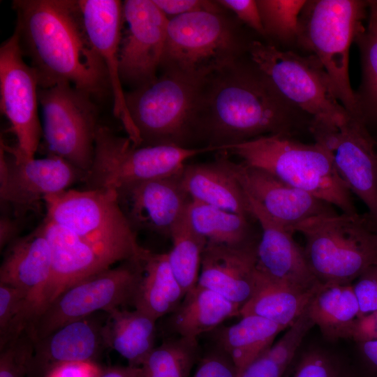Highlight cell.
<instances>
[{
    "mask_svg": "<svg viewBox=\"0 0 377 377\" xmlns=\"http://www.w3.org/2000/svg\"><path fill=\"white\" fill-rule=\"evenodd\" d=\"M12 6L17 15L15 31L39 88L69 84L91 97L110 91L78 0H14Z\"/></svg>",
    "mask_w": 377,
    "mask_h": 377,
    "instance_id": "6da1fadb",
    "label": "cell"
},
{
    "mask_svg": "<svg viewBox=\"0 0 377 377\" xmlns=\"http://www.w3.org/2000/svg\"><path fill=\"white\" fill-rule=\"evenodd\" d=\"M311 118L288 104L249 59L203 82L200 142L220 148L265 135L294 136Z\"/></svg>",
    "mask_w": 377,
    "mask_h": 377,
    "instance_id": "7a4b0ae2",
    "label": "cell"
},
{
    "mask_svg": "<svg viewBox=\"0 0 377 377\" xmlns=\"http://www.w3.org/2000/svg\"><path fill=\"white\" fill-rule=\"evenodd\" d=\"M220 151L310 193L343 214H358L353 194L337 173L327 151L318 142L307 144L292 135L277 134L223 146Z\"/></svg>",
    "mask_w": 377,
    "mask_h": 377,
    "instance_id": "3957f363",
    "label": "cell"
},
{
    "mask_svg": "<svg viewBox=\"0 0 377 377\" xmlns=\"http://www.w3.org/2000/svg\"><path fill=\"white\" fill-rule=\"evenodd\" d=\"M43 201L45 219L76 235L111 265L142 260L149 251L139 244L114 188L68 189Z\"/></svg>",
    "mask_w": 377,
    "mask_h": 377,
    "instance_id": "277c9868",
    "label": "cell"
},
{
    "mask_svg": "<svg viewBox=\"0 0 377 377\" xmlns=\"http://www.w3.org/2000/svg\"><path fill=\"white\" fill-rule=\"evenodd\" d=\"M292 231L304 236L307 263L323 284H351L377 264V228L369 214L319 215Z\"/></svg>",
    "mask_w": 377,
    "mask_h": 377,
    "instance_id": "5b68a950",
    "label": "cell"
},
{
    "mask_svg": "<svg viewBox=\"0 0 377 377\" xmlns=\"http://www.w3.org/2000/svg\"><path fill=\"white\" fill-rule=\"evenodd\" d=\"M251 40L226 12L200 11L168 18L160 68L204 82L242 59Z\"/></svg>",
    "mask_w": 377,
    "mask_h": 377,
    "instance_id": "8992f818",
    "label": "cell"
},
{
    "mask_svg": "<svg viewBox=\"0 0 377 377\" xmlns=\"http://www.w3.org/2000/svg\"><path fill=\"white\" fill-rule=\"evenodd\" d=\"M178 74L163 72L153 81L125 93L140 145L200 147L202 85Z\"/></svg>",
    "mask_w": 377,
    "mask_h": 377,
    "instance_id": "52a82bcc",
    "label": "cell"
},
{
    "mask_svg": "<svg viewBox=\"0 0 377 377\" xmlns=\"http://www.w3.org/2000/svg\"><path fill=\"white\" fill-rule=\"evenodd\" d=\"M369 1L306 0L299 17L296 46L314 55L330 79L334 94L352 116L358 117L349 79L350 45L364 26Z\"/></svg>",
    "mask_w": 377,
    "mask_h": 377,
    "instance_id": "ba28073f",
    "label": "cell"
},
{
    "mask_svg": "<svg viewBox=\"0 0 377 377\" xmlns=\"http://www.w3.org/2000/svg\"><path fill=\"white\" fill-rule=\"evenodd\" d=\"M217 147L186 148L173 145H135L128 137L98 125L92 165L83 182L86 188H112L133 182L165 178L179 173L188 158Z\"/></svg>",
    "mask_w": 377,
    "mask_h": 377,
    "instance_id": "9c48e42d",
    "label": "cell"
},
{
    "mask_svg": "<svg viewBox=\"0 0 377 377\" xmlns=\"http://www.w3.org/2000/svg\"><path fill=\"white\" fill-rule=\"evenodd\" d=\"M248 56L276 92L291 106L312 118L341 121L350 115L337 98L327 73L313 54L252 40Z\"/></svg>",
    "mask_w": 377,
    "mask_h": 377,
    "instance_id": "30bf717a",
    "label": "cell"
},
{
    "mask_svg": "<svg viewBox=\"0 0 377 377\" xmlns=\"http://www.w3.org/2000/svg\"><path fill=\"white\" fill-rule=\"evenodd\" d=\"M143 272V259L126 260L73 283L40 311L29 332L36 341L93 313L133 306Z\"/></svg>",
    "mask_w": 377,
    "mask_h": 377,
    "instance_id": "8fae6325",
    "label": "cell"
},
{
    "mask_svg": "<svg viewBox=\"0 0 377 377\" xmlns=\"http://www.w3.org/2000/svg\"><path fill=\"white\" fill-rule=\"evenodd\" d=\"M43 137L48 155L87 174L93 163L97 110L92 97L69 84L38 89Z\"/></svg>",
    "mask_w": 377,
    "mask_h": 377,
    "instance_id": "7c38bea8",
    "label": "cell"
},
{
    "mask_svg": "<svg viewBox=\"0 0 377 377\" xmlns=\"http://www.w3.org/2000/svg\"><path fill=\"white\" fill-rule=\"evenodd\" d=\"M309 132L323 146L349 191L364 202L377 228V141L359 117L312 118Z\"/></svg>",
    "mask_w": 377,
    "mask_h": 377,
    "instance_id": "4fadbf2b",
    "label": "cell"
},
{
    "mask_svg": "<svg viewBox=\"0 0 377 377\" xmlns=\"http://www.w3.org/2000/svg\"><path fill=\"white\" fill-rule=\"evenodd\" d=\"M17 34L0 47V108L9 121L17 145L5 149L22 158H33L43 136L38 117V82L33 68L24 61Z\"/></svg>",
    "mask_w": 377,
    "mask_h": 377,
    "instance_id": "5bb4252c",
    "label": "cell"
},
{
    "mask_svg": "<svg viewBox=\"0 0 377 377\" xmlns=\"http://www.w3.org/2000/svg\"><path fill=\"white\" fill-rule=\"evenodd\" d=\"M123 22L127 28L119 47L120 77L134 89L157 77L168 18L153 0H126Z\"/></svg>",
    "mask_w": 377,
    "mask_h": 377,
    "instance_id": "9a60e30c",
    "label": "cell"
},
{
    "mask_svg": "<svg viewBox=\"0 0 377 377\" xmlns=\"http://www.w3.org/2000/svg\"><path fill=\"white\" fill-rule=\"evenodd\" d=\"M86 174L56 156L22 158L0 149V198L18 214L32 207L44 197L69 189L83 182Z\"/></svg>",
    "mask_w": 377,
    "mask_h": 377,
    "instance_id": "2e32d148",
    "label": "cell"
},
{
    "mask_svg": "<svg viewBox=\"0 0 377 377\" xmlns=\"http://www.w3.org/2000/svg\"><path fill=\"white\" fill-rule=\"evenodd\" d=\"M181 172L116 188L119 207L137 232L145 230L170 237L191 200L182 184Z\"/></svg>",
    "mask_w": 377,
    "mask_h": 377,
    "instance_id": "e0dca14e",
    "label": "cell"
},
{
    "mask_svg": "<svg viewBox=\"0 0 377 377\" xmlns=\"http://www.w3.org/2000/svg\"><path fill=\"white\" fill-rule=\"evenodd\" d=\"M88 37L107 71L113 99L114 116L127 137L140 145L138 131L127 108L120 77L119 47L122 34L123 2L118 0H78Z\"/></svg>",
    "mask_w": 377,
    "mask_h": 377,
    "instance_id": "ac0fdd59",
    "label": "cell"
},
{
    "mask_svg": "<svg viewBox=\"0 0 377 377\" xmlns=\"http://www.w3.org/2000/svg\"><path fill=\"white\" fill-rule=\"evenodd\" d=\"M108 313L99 311L68 323L34 341L27 377H47L57 367L97 360L108 348L103 327Z\"/></svg>",
    "mask_w": 377,
    "mask_h": 377,
    "instance_id": "d6986e66",
    "label": "cell"
},
{
    "mask_svg": "<svg viewBox=\"0 0 377 377\" xmlns=\"http://www.w3.org/2000/svg\"><path fill=\"white\" fill-rule=\"evenodd\" d=\"M230 165L245 192L292 232L295 226L306 219L337 213L334 206L267 172L230 159Z\"/></svg>",
    "mask_w": 377,
    "mask_h": 377,
    "instance_id": "ffe728a7",
    "label": "cell"
},
{
    "mask_svg": "<svg viewBox=\"0 0 377 377\" xmlns=\"http://www.w3.org/2000/svg\"><path fill=\"white\" fill-rule=\"evenodd\" d=\"M247 195L253 216L260 228L257 245V269L268 276L303 290L318 288L304 249L293 237V232L271 217L262 206Z\"/></svg>",
    "mask_w": 377,
    "mask_h": 377,
    "instance_id": "44dd1931",
    "label": "cell"
},
{
    "mask_svg": "<svg viewBox=\"0 0 377 377\" xmlns=\"http://www.w3.org/2000/svg\"><path fill=\"white\" fill-rule=\"evenodd\" d=\"M258 243L232 246L207 242L198 284L242 307L253 291Z\"/></svg>",
    "mask_w": 377,
    "mask_h": 377,
    "instance_id": "7402d4cb",
    "label": "cell"
},
{
    "mask_svg": "<svg viewBox=\"0 0 377 377\" xmlns=\"http://www.w3.org/2000/svg\"><path fill=\"white\" fill-rule=\"evenodd\" d=\"M52 269V253L43 224L10 243L0 267V283L24 292L40 311Z\"/></svg>",
    "mask_w": 377,
    "mask_h": 377,
    "instance_id": "603a6c76",
    "label": "cell"
},
{
    "mask_svg": "<svg viewBox=\"0 0 377 377\" xmlns=\"http://www.w3.org/2000/svg\"><path fill=\"white\" fill-rule=\"evenodd\" d=\"M42 224L51 249L52 269L41 310L73 283L112 267L68 229L45 219Z\"/></svg>",
    "mask_w": 377,
    "mask_h": 377,
    "instance_id": "cb8c5ba5",
    "label": "cell"
},
{
    "mask_svg": "<svg viewBox=\"0 0 377 377\" xmlns=\"http://www.w3.org/2000/svg\"><path fill=\"white\" fill-rule=\"evenodd\" d=\"M212 162L186 164L181 172L189 197L209 205L255 220L247 195L232 172L226 151Z\"/></svg>",
    "mask_w": 377,
    "mask_h": 377,
    "instance_id": "d4e9b609",
    "label": "cell"
},
{
    "mask_svg": "<svg viewBox=\"0 0 377 377\" xmlns=\"http://www.w3.org/2000/svg\"><path fill=\"white\" fill-rule=\"evenodd\" d=\"M321 285L313 290H303L276 281L256 269L253 293L240 308V316H260L288 329L306 309Z\"/></svg>",
    "mask_w": 377,
    "mask_h": 377,
    "instance_id": "484cf974",
    "label": "cell"
},
{
    "mask_svg": "<svg viewBox=\"0 0 377 377\" xmlns=\"http://www.w3.org/2000/svg\"><path fill=\"white\" fill-rule=\"evenodd\" d=\"M240 306L219 293L197 284L188 290L175 311L170 325L179 337L197 339L211 332L230 318L240 316Z\"/></svg>",
    "mask_w": 377,
    "mask_h": 377,
    "instance_id": "4316f807",
    "label": "cell"
},
{
    "mask_svg": "<svg viewBox=\"0 0 377 377\" xmlns=\"http://www.w3.org/2000/svg\"><path fill=\"white\" fill-rule=\"evenodd\" d=\"M156 320L134 309H115L108 313L103 327L106 346L133 367H141L155 348Z\"/></svg>",
    "mask_w": 377,
    "mask_h": 377,
    "instance_id": "83f0119b",
    "label": "cell"
},
{
    "mask_svg": "<svg viewBox=\"0 0 377 377\" xmlns=\"http://www.w3.org/2000/svg\"><path fill=\"white\" fill-rule=\"evenodd\" d=\"M143 269L133 307L157 320L173 313L186 293L172 271L168 253L149 251L143 259Z\"/></svg>",
    "mask_w": 377,
    "mask_h": 377,
    "instance_id": "f1b7e54d",
    "label": "cell"
},
{
    "mask_svg": "<svg viewBox=\"0 0 377 377\" xmlns=\"http://www.w3.org/2000/svg\"><path fill=\"white\" fill-rule=\"evenodd\" d=\"M229 326H220L213 333L215 347L230 357L239 373L269 348L284 330L279 325L258 316H241Z\"/></svg>",
    "mask_w": 377,
    "mask_h": 377,
    "instance_id": "f546056e",
    "label": "cell"
},
{
    "mask_svg": "<svg viewBox=\"0 0 377 377\" xmlns=\"http://www.w3.org/2000/svg\"><path fill=\"white\" fill-rule=\"evenodd\" d=\"M315 325L329 340L348 339L360 306L352 284H323L308 307Z\"/></svg>",
    "mask_w": 377,
    "mask_h": 377,
    "instance_id": "4dcf8cb0",
    "label": "cell"
},
{
    "mask_svg": "<svg viewBox=\"0 0 377 377\" xmlns=\"http://www.w3.org/2000/svg\"><path fill=\"white\" fill-rule=\"evenodd\" d=\"M185 216L191 227L208 242L242 246L260 239L252 224L256 221L192 199Z\"/></svg>",
    "mask_w": 377,
    "mask_h": 377,
    "instance_id": "1f68e13d",
    "label": "cell"
},
{
    "mask_svg": "<svg viewBox=\"0 0 377 377\" xmlns=\"http://www.w3.org/2000/svg\"><path fill=\"white\" fill-rule=\"evenodd\" d=\"M366 26L354 42L360 55L362 79L355 91L358 117L371 133L377 130V0L369 1Z\"/></svg>",
    "mask_w": 377,
    "mask_h": 377,
    "instance_id": "d6a6232c",
    "label": "cell"
},
{
    "mask_svg": "<svg viewBox=\"0 0 377 377\" xmlns=\"http://www.w3.org/2000/svg\"><path fill=\"white\" fill-rule=\"evenodd\" d=\"M314 325L306 308L285 334L250 362L238 377H286L303 339Z\"/></svg>",
    "mask_w": 377,
    "mask_h": 377,
    "instance_id": "836d02e7",
    "label": "cell"
},
{
    "mask_svg": "<svg viewBox=\"0 0 377 377\" xmlns=\"http://www.w3.org/2000/svg\"><path fill=\"white\" fill-rule=\"evenodd\" d=\"M172 247L168 253L172 271L186 293L198 282L202 253L207 244L190 226L185 214L172 230Z\"/></svg>",
    "mask_w": 377,
    "mask_h": 377,
    "instance_id": "e575fe53",
    "label": "cell"
},
{
    "mask_svg": "<svg viewBox=\"0 0 377 377\" xmlns=\"http://www.w3.org/2000/svg\"><path fill=\"white\" fill-rule=\"evenodd\" d=\"M200 356L197 339H166L147 357L140 377H190Z\"/></svg>",
    "mask_w": 377,
    "mask_h": 377,
    "instance_id": "d590c367",
    "label": "cell"
},
{
    "mask_svg": "<svg viewBox=\"0 0 377 377\" xmlns=\"http://www.w3.org/2000/svg\"><path fill=\"white\" fill-rule=\"evenodd\" d=\"M38 314L37 306L24 292L0 283V349L27 331Z\"/></svg>",
    "mask_w": 377,
    "mask_h": 377,
    "instance_id": "8d00e7d4",
    "label": "cell"
},
{
    "mask_svg": "<svg viewBox=\"0 0 377 377\" xmlns=\"http://www.w3.org/2000/svg\"><path fill=\"white\" fill-rule=\"evenodd\" d=\"M265 36L282 45L297 44L299 17L306 0H256Z\"/></svg>",
    "mask_w": 377,
    "mask_h": 377,
    "instance_id": "74e56055",
    "label": "cell"
},
{
    "mask_svg": "<svg viewBox=\"0 0 377 377\" xmlns=\"http://www.w3.org/2000/svg\"><path fill=\"white\" fill-rule=\"evenodd\" d=\"M286 377H357L355 371L335 353L312 347L299 354Z\"/></svg>",
    "mask_w": 377,
    "mask_h": 377,
    "instance_id": "f35d334b",
    "label": "cell"
},
{
    "mask_svg": "<svg viewBox=\"0 0 377 377\" xmlns=\"http://www.w3.org/2000/svg\"><path fill=\"white\" fill-rule=\"evenodd\" d=\"M34 341L28 330L0 349V377L27 376Z\"/></svg>",
    "mask_w": 377,
    "mask_h": 377,
    "instance_id": "ab89813d",
    "label": "cell"
},
{
    "mask_svg": "<svg viewBox=\"0 0 377 377\" xmlns=\"http://www.w3.org/2000/svg\"><path fill=\"white\" fill-rule=\"evenodd\" d=\"M193 377H238V373L230 357L214 346L200 356Z\"/></svg>",
    "mask_w": 377,
    "mask_h": 377,
    "instance_id": "60d3db41",
    "label": "cell"
},
{
    "mask_svg": "<svg viewBox=\"0 0 377 377\" xmlns=\"http://www.w3.org/2000/svg\"><path fill=\"white\" fill-rule=\"evenodd\" d=\"M158 8L167 16L172 17L191 13L205 11L225 13L216 1L209 0H153Z\"/></svg>",
    "mask_w": 377,
    "mask_h": 377,
    "instance_id": "b9f144b4",
    "label": "cell"
},
{
    "mask_svg": "<svg viewBox=\"0 0 377 377\" xmlns=\"http://www.w3.org/2000/svg\"><path fill=\"white\" fill-rule=\"evenodd\" d=\"M226 10L234 13L241 22L257 34L265 36L256 0H216Z\"/></svg>",
    "mask_w": 377,
    "mask_h": 377,
    "instance_id": "7bdbcfd3",
    "label": "cell"
},
{
    "mask_svg": "<svg viewBox=\"0 0 377 377\" xmlns=\"http://www.w3.org/2000/svg\"><path fill=\"white\" fill-rule=\"evenodd\" d=\"M360 306V317L377 311V277L366 272L353 285Z\"/></svg>",
    "mask_w": 377,
    "mask_h": 377,
    "instance_id": "ee69618b",
    "label": "cell"
},
{
    "mask_svg": "<svg viewBox=\"0 0 377 377\" xmlns=\"http://www.w3.org/2000/svg\"><path fill=\"white\" fill-rule=\"evenodd\" d=\"M102 369L96 362H73L57 367L47 377H98Z\"/></svg>",
    "mask_w": 377,
    "mask_h": 377,
    "instance_id": "f6af8a7d",
    "label": "cell"
},
{
    "mask_svg": "<svg viewBox=\"0 0 377 377\" xmlns=\"http://www.w3.org/2000/svg\"><path fill=\"white\" fill-rule=\"evenodd\" d=\"M348 339L356 342L377 339V311L358 318L350 330Z\"/></svg>",
    "mask_w": 377,
    "mask_h": 377,
    "instance_id": "bcb514c9",
    "label": "cell"
},
{
    "mask_svg": "<svg viewBox=\"0 0 377 377\" xmlns=\"http://www.w3.org/2000/svg\"><path fill=\"white\" fill-rule=\"evenodd\" d=\"M357 343L364 377H377V339Z\"/></svg>",
    "mask_w": 377,
    "mask_h": 377,
    "instance_id": "7dc6e473",
    "label": "cell"
},
{
    "mask_svg": "<svg viewBox=\"0 0 377 377\" xmlns=\"http://www.w3.org/2000/svg\"><path fill=\"white\" fill-rule=\"evenodd\" d=\"M20 225L18 221L8 216H1L0 220V248L6 247L19 237Z\"/></svg>",
    "mask_w": 377,
    "mask_h": 377,
    "instance_id": "c3c4849f",
    "label": "cell"
},
{
    "mask_svg": "<svg viewBox=\"0 0 377 377\" xmlns=\"http://www.w3.org/2000/svg\"><path fill=\"white\" fill-rule=\"evenodd\" d=\"M141 367L116 365L103 367L98 377H140Z\"/></svg>",
    "mask_w": 377,
    "mask_h": 377,
    "instance_id": "681fc988",
    "label": "cell"
},
{
    "mask_svg": "<svg viewBox=\"0 0 377 377\" xmlns=\"http://www.w3.org/2000/svg\"><path fill=\"white\" fill-rule=\"evenodd\" d=\"M367 272L377 277V264L368 269Z\"/></svg>",
    "mask_w": 377,
    "mask_h": 377,
    "instance_id": "f907efd6",
    "label": "cell"
},
{
    "mask_svg": "<svg viewBox=\"0 0 377 377\" xmlns=\"http://www.w3.org/2000/svg\"><path fill=\"white\" fill-rule=\"evenodd\" d=\"M374 138H375L376 140L377 141V137H374Z\"/></svg>",
    "mask_w": 377,
    "mask_h": 377,
    "instance_id": "816d5d0a",
    "label": "cell"
}]
</instances>
